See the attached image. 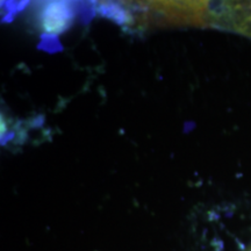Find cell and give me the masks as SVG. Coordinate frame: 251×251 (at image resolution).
Segmentation results:
<instances>
[{
	"instance_id": "cell-1",
	"label": "cell",
	"mask_w": 251,
	"mask_h": 251,
	"mask_svg": "<svg viewBox=\"0 0 251 251\" xmlns=\"http://www.w3.org/2000/svg\"><path fill=\"white\" fill-rule=\"evenodd\" d=\"M74 19V11L68 2H48L41 9L39 17L45 33L61 34L67 30Z\"/></svg>"
}]
</instances>
